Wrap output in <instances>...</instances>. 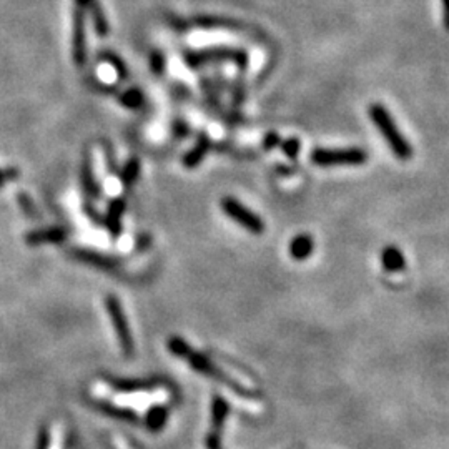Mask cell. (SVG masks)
<instances>
[{"label":"cell","mask_w":449,"mask_h":449,"mask_svg":"<svg viewBox=\"0 0 449 449\" xmlns=\"http://www.w3.org/2000/svg\"><path fill=\"white\" fill-rule=\"evenodd\" d=\"M93 406L97 408L100 413L107 414V416L113 418V419H118V421H128V423H137L138 421L137 414H135L132 409L113 406V404L105 403V401H95Z\"/></svg>","instance_id":"obj_14"},{"label":"cell","mask_w":449,"mask_h":449,"mask_svg":"<svg viewBox=\"0 0 449 449\" xmlns=\"http://www.w3.org/2000/svg\"><path fill=\"white\" fill-rule=\"evenodd\" d=\"M72 257L80 259V262L92 263V264H95V267L107 269V272H115V269H117V264H118L117 259L103 257V254H100V253L87 252V249H73Z\"/></svg>","instance_id":"obj_12"},{"label":"cell","mask_w":449,"mask_h":449,"mask_svg":"<svg viewBox=\"0 0 449 449\" xmlns=\"http://www.w3.org/2000/svg\"><path fill=\"white\" fill-rule=\"evenodd\" d=\"M185 358H187V361L190 363V366H192L193 369H197L198 373L205 374V376L212 378V379H215V381H220V383L227 384L229 389H233L234 393L242 394V396H247V398L248 396H254V393L248 391L247 388H243L242 384L229 378L228 374H224L222 369L215 366V364L210 361L207 356H203V354H200L197 351H192V349H190V351L185 354Z\"/></svg>","instance_id":"obj_4"},{"label":"cell","mask_w":449,"mask_h":449,"mask_svg":"<svg viewBox=\"0 0 449 449\" xmlns=\"http://www.w3.org/2000/svg\"><path fill=\"white\" fill-rule=\"evenodd\" d=\"M443 17H444V27L449 32V0H443Z\"/></svg>","instance_id":"obj_30"},{"label":"cell","mask_w":449,"mask_h":449,"mask_svg":"<svg viewBox=\"0 0 449 449\" xmlns=\"http://www.w3.org/2000/svg\"><path fill=\"white\" fill-rule=\"evenodd\" d=\"M138 177H140V160L138 158H130L128 162L123 165L122 173H120V178H122L123 187L130 188L135 182H137Z\"/></svg>","instance_id":"obj_20"},{"label":"cell","mask_w":449,"mask_h":449,"mask_svg":"<svg viewBox=\"0 0 449 449\" xmlns=\"http://www.w3.org/2000/svg\"><path fill=\"white\" fill-rule=\"evenodd\" d=\"M368 155L361 148H314L311 162L318 167H354L366 163Z\"/></svg>","instance_id":"obj_3"},{"label":"cell","mask_w":449,"mask_h":449,"mask_svg":"<svg viewBox=\"0 0 449 449\" xmlns=\"http://www.w3.org/2000/svg\"><path fill=\"white\" fill-rule=\"evenodd\" d=\"M185 62H187L190 68H200L203 65L217 62H234L243 67V65L248 63V55L239 48L212 47L193 50V52H185Z\"/></svg>","instance_id":"obj_2"},{"label":"cell","mask_w":449,"mask_h":449,"mask_svg":"<svg viewBox=\"0 0 449 449\" xmlns=\"http://www.w3.org/2000/svg\"><path fill=\"white\" fill-rule=\"evenodd\" d=\"M165 65H167L165 55L160 50H153L150 53V68H152V72L155 75H162L165 72Z\"/></svg>","instance_id":"obj_22"},{"label":"cell","mask_w":449,"mask_h":449,"mask_svg":"<svg viewBox=\"0 0 449 449\" xmlns=\"http://www.w3.org/2000/svg\"><path fill=\"white\" fill-rule=\"evenodd\" d=\"M108 383L117 391L123 393H135V391H150V389L158 388V384L163 381L160 378L153 379H120V378H108Z\"/></svg>","instance_id":"obj_8"},{"label":"cell","mask_w":449,"mask_h":449,"mask_svg":"<svg viewBox=\"0 0 449 449\" xmlns=\"http://www.w3.org/2000/svg\"><path fill=\"white\" fill-rule=\"evenodd\" d=\"M229 406L228 403L224 401L222 396H213V403H212V424L215 431H222L224 419L228 416Z\"/></svg>","instance_id":"obj_18"},{"label":"cell","mask_w":449,"mask_h":449,"mask_svg":"<svg viewBox=\"0 0 449 449\" xmlns=\"http://www.w3.org/2000/svg\"><path fill=\"white\" fill-rule=\"evenodd\" d=\"M48 448H50V433H48L47 426H42L38 431L35 449H48Z\"/></svg>","instance_id":"obj_26"},{"label":"cell","mask_w":449,"mask_h":449,"mask_svg":"<svg viewBox=\"0 0 449 449\" xmlns=\"http://www.w3.org/2000/svg\"><path fill=\"white\" fill-rule=\"evenodd\" d=\"M210 148H212L210 138L207 137V135H200L198 140H197V143H195V147L190 150L187 155H185V158H183L185 167H187V168L198 167V165L203 162L205 155L210 152Z\"/></svg>","instance_id":"obj_13"},{"label":"cell","mask_w":449,"mask_h":449,"mask_svg":"<svg viewBox=\"0 0 449 449\" xmlns=\"http://www.w3.org/2000/svg\"><path fill=\"white\" fill-rule=\"evenodd\" d=\"M222 208L229 218L242 224V227L244 229H248L249 233L259 234V233L264 232L263 220L259 218L258 215H254L249 208L243 207V205L239 203L238 200H234L232 197H224L222 200Z\"/></svg>","instance_id":"obj_6"},{"label":"cell","mask_w":449,"mask_h":449,"mask_svg":"<svg viewBox=\"0 0 449 449\" xmlns=\"http://www.w3.org/2000/svg\"><path fill=\"white\" fill-rule=\"evenodd\" d=\"M17 177V170H9V172H2V170H0V188H2V185L7 182V180H12V178H15Z\"/></svg>","instance_id":"obj_29"},{"label":"cell","mask_w":449,"mask_h":449,"mask_svg":"<svg viewBox=\"0 0 449 449\" xmlns=\"http://www.w3.org/2000/svg\"><path fill=\"white\" fill-rule=\"evenodd\" d=\"M279 143V135L277 132H268L267 137L263 138V148L264 150H272L274 147H278Z\"/></svg>","instance_id":"obj_27"},{"label":"cell","mask_w":449,"mask_h":449,"mask_svg":"<svg viewBox=\"0 0 449 449\" xmlns=\"http://www.w3.org/2000/svg\"><path fill=\"white\" fill-rule=\"evenodd\" d=\"M120 102H122L123 107L138 110L143 105V93L142 90L138 88H130L127 92H123L120 95Z\"/></svg>","instance_id":"obj_21"},{"label":"cell","mask_w":449,"mask_h":449,"mask_svg":"<svg viewBox=\"0 0 449 449\" xmlns=\"http://www.w3.org/2000/svg\"><path fill=\"white\" fill-rule=\"evenodd\" d=\"M314 242L309 234H298L289 244V253L294 259H306L313 253Z\"/></svg>","instance_id":"obj_16"},{"label":"cell","mask_w":449,"mask_h":449,"mask_svg":"<svg viewBox=\"0 0 449 449\" xmlns=\"http://www.w3.org/2000/svg\"><path fill=\"white\" fill-rule=\"evenodd\" d=\"M369 117H371L374 127L379 130V133H381L383 138L386 140L388 147L391 148V152L396 155L399 160H409L413 157L411 143L403 137V133L399 132L398 125L394 123L393 117L388 113V110L384 108L381 103H373L371 107H369Z\"/></svg>","instance_id":"obj_1"},{"label":"cell","mask_w":449,"mask_h":449,"mask_svg":"<svg viewBox=\"0 0 449 449\" xmlns=\"http://www.w3.org/2000/svg\"><path fill=\"white\" fill-rule=\"evenodd\" d=\"M85 12L90 14L95 33L100 35V37H107L110 32V25H108L107 15H105L103 12V7H102V4H100V0H90L87 9H85Z\"/></svg>","instance_id":"obj_11"},{"label":"cell","mask_w":449,"mask_h":449,"mask_svg":"<svg viewBox=\"0 0 449 449\" xmlns=\"http://www.w3.org/2000/svg\"><path fill=\"white\" fill-rule=\"evenodd\" d=\"M168 349L175 354V356L185 358V354H187L192 348L188 346V343L185 341V339L173 336V338H170V341H168Z\"/></svg>","instance_id":"obj_23"},{"label":"cell","mask_w":449,"mask_h":449,"mask_svg":"<svg viewBox=\"0 0 449 449\" xmlns=\"http://www.w3.org/2000/svg\"><path fill=\"white\" fill-rule=\"evenodd\" d=\"M82 185L85 188V192H87V195L90 198H97L100 195V188L97 185V180H95L93 177V172H92V162H90V157L87 153L83 155V162H82Z\"/></svg>","instance_id":"obj_17"},{"label":"cell","mask_w":449,"mask_h":449,"mask_svg":"<svg viewBox=\"0 0 449 449\" xmlns=\"http://www.w3.org/2000/svg\"><path fill=\"white\" fill-rule=\"evenodd\" d=\"M105 304H107V311L110 314V319H112L115 331H117V336H118L120 346H122L123 349V354L125 356H132L133 338H132V333H130L127 319H125L122 304H120V301L115 296H107Z\"/></svg>","instance_id":"obj_7"},{"label":"cell","mask_w":449,"mask_h":449,"mask_svg":"<svg viewBox=\"0 0 449 449\" xmlns=\"http://www.w3.org/2000/svg\"><path fill=\"white\" fill-rule=\"evenodd\" d=\"M87 12L78 5H75L72 22V58L78 68L85 67V63H87Z\"/></svg>","instance_id":"obj_5"},{"label":"cell","mask_w":449,"mask_h":449,"mask_svg":"<svg viewBox=\"0 0 449 449\" xmlns=\"http://www.w3.org/2000/svg\"><path fill=\"white\" fill-rule=\"evenodd\" d=\"M282 150H283V153L287 155V157L296 158L299 150H301V143H299L298 138H288L282 143Z\"/></svg>","instance_id":"obj_25"},{"label":"cell","mask_w":449,"mask_h":449,"mask_svg":"<svg viewBox=\"0 0 449 449\" xmlns=\"http://www.w3.org/2000/svg\"><path fill=\"white\" fill-rule=\"evenodd\" d=\"M168 419V409L163 408V406H153L150 408V411L147 414V419H145V423H147V429L152 433H158L160 429H163L165 423H167Z\"/></svg>","instance_id":"obj_19"},{"label":"cell","mask_w":449,"mask_h":449,"mask_svg":"<svg viewBox=\"0 0 449 449\" xmlns=\"http://www.w3.org/2000/svg\"><path fill=\"white\" fill-rule=\"evenodd\" d=\"M67 238V229L63 228H47V229H37L27 234L25 242L27 244H43V243H60Z\"/></svg>","instance_id":"obj_9"},{"label":"cell","mask_w":449,"mask_h":449,"mask_svg":"<svg viewBox=\"0 0 449 449\" xmlns=\"http://www.w3.org/2000/svg\"><path fill=\"white\" fill-rule=\"evenodd\" d=\"M187 133H188V128H187V125L182 122V120L175 123V137L183 138V137H187Z\"/></svg>","instance_id":"obj_28"},{"label":"cell","mask_w":449,"mask_h":449,"mask_svg":"<svg viewBox=\"0 0 449 449\" xmlns=\"http://www.w3.org/2000/svg\"><path fill=\"white\" fill-rule=\"evenodd\" d=\"M123 212H125L123 198H115L113 202L108 205V212H107V217H105L103 220V223L113 237H118L120 232H122V223H120V220H122Z\"/></svg>","instance_id":"obj_10"},{"label":"cell","mask_w":449,"mask_h":449,"mask_svg":"<svg viewBox=\"0 0 449 449\" xmlns=\"http://www.w3.org/2000/svg\"><path fill=\"white\" fill-rule=\"evenodd\" d=\"M381 262L386 272H401L406 268V259H404L401 249L396 247H388L383 249L381 253Z\"/></svg>","instance_id":"obj_15"},{"label":"cell","mask_w":449,"mask_h":449,"mask_svg":"<svg viewBox=\"0 0 449 449\" xmlns=\"http://www.w3.org/2000/svg\"><path fill=\"white\" fill-rule=\"evenodd\" d=\"M102 60H105V62H108V63L113 65L120 78H127L128 77L127 67H125L123 62L117 57V55H113V53H110V52H103L102 53Z\"/></svg>","instance_id":"obj_24"}]
</instances>
